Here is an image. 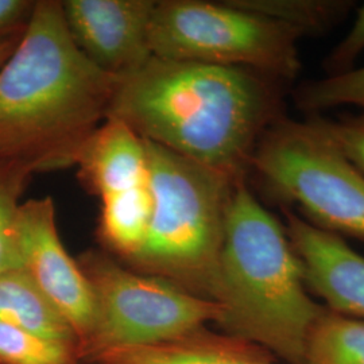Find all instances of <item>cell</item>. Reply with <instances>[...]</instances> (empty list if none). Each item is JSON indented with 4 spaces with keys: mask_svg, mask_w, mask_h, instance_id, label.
I'll return each mask as SVG.
<instances>
[{
    "mask_svg": "<svg viewBox=\"0 0 364 364\" xmlns=\"http://www.w3.org/2000/svg\"><path fill=\"white\" fill-rule=\"evenodd\" d=\"M281 81L246 68L151 57L117 77L108 117L144 141L246 180L263 134L282 117Z\"/></svg>",
    "mask_w": 364,
    "mask_h": 364,
    "instance_id": "1",
    "label": "cell"
},
{
    "mask_svg": "<svg viewBox=\"0 0 364 364\" xmlns=\"http://www.w3.org/2000/svg\"><path fill=\"white\" fill-rule=\"evenodd\" d=\"M117 82L78 50L61 1L38 0L0 66V162L30 174L76 166L108 117Z\"/></svg>",
    "mask_w": 364,
    "mask_h": 364,
    "instance_id": "2",
    "label": "cell"
},
{
    "mask_svg": "<svg viewBox=\"0 0 364 364\" xmlns=\"http://www.w3.org/2000/svg\"><path fill=\"white\" fill-rule=\"evenodd\" d=\"M213 301L224 333L257 344L287 364H304L305 343L326 309L311 296L304 266L279 221L236 182Z\"/></svg>",
    "mask_w": 364,
    "mask_h": 364,
    "instance_id": "3",
    "label": "cell"
},
{
    "mask_svg": "<svg viewBox=\"0 0 364 364\" xmlns=\"http://www.w3.org/2000/svg\"><path fill=\"white\" fill-rule=\"evenodd\" d=\"M144 146L153 216L144 246L123 264L213 301L227 209L239 181L149 141Z\"/></svg>",
    "mask_w": 364,
    "mask_h": 364,
    "instance_id": "4",
    "label": "cell"
},
{
    "mask_svg": "<svg viewBox=\"0 0 364 364\" xmlns=\"http://www.w3.org/2000/svg\"><path fill=\"white\" fill-rule=\"evenodd\" d=\"M78 266L93 296V320L81 362L131 347L154 346L218 323L219 304L165 279L138 273L103 250L80 254Z\"/></svg>",
    "mask_w": 364,
    "mask_h": 364,
    "instance_id": "5",
    "label": "cell"
},
{
    "mask_svg": "<svg viewBox=\"0 0 364 364\" xmlns=\"http://www.w3.org/2000/svg\"><path fill=\"white\" fill-rule=\"evenodd\" d=\"M301 37L296 28L234 1L158 0L150 25L154 57L246 68L281 82L299 75Z\"/></svg>",
    "mask_w": 364,
    "mask_h": 364,
    "instance_id": "6",
    "label": "cell"
},
{
    "mask_svg": "<svg viewBox=\"0 0 364 364\" xmlns=\"http://www.w3.org/2000/svg\"><path fill=\"white\" fill-rule=\"evenodd\" d=\"M250 169L277 197L297 204L314 227L364 240V176L313 119H277Z\"/></svg>",
    "mask_w": 364,
    "mask_h": 364,
    "instance_id": "7",
    "label": "cell"
},
{
    "mask_svg": "<svg viewBox=\"0 0 364 364\" xmlns=\"http://www.w3.org/2000/svg\"><path fill=\"white\" fill-rule=\"evenodd\" d=\"M16 236L22 269L75 328L81 348L91 331L93 296L77 260L61 242L52 197L21 204Z\"/></svg>",
    "mask_w": 364,
    "mask_h": 364,
    "instance_id": "8",
    "label": "cell"
},
{
    "mask_svg": "<svg viewBox=\"0 0 364 364\" xmlns=\"http://www.w3.org/2000/svg\"><path fill=\"white\" fill-rule=\"evenodd\" d=\"M158 0H64L63 15L78 50L105 73L122 77L151 57L150 25Z\"/></svg>",
    "mask_w": 364,
    "mask_h": 364,
    "instance_id": "9",
    "label": "cell"
},
{
    "mask_svg": "<svg viewBox=\"0 0 364 364\" xmlns=\"http://www.w3.org/2000/svg\"><path fill=\"white\" fill-rule=\"evenodd\" d=\"M285 230L304 266L309 291L326 308L364 318V257L338 235L314 227L282 207Z\"/></svg>",
    "mask_w": 364,
    "mask_h": 364,
    "instance_id": "10",
    "label": "cell"
},
{
    "mask_svg": "<svg viewBox=\"0 0 364 364\" xmlns=\"http://www.w3.org/2000/svg\"><path fill=\"white\" fill-rule=\"evenodd\" d=\"M78 177L100 200L149 182L144 141L123 122L107 117L85 142Z\"/></svg>",
    "mask_w": 364,
    "mask_h": 364,
    "instance_id": "11",
    "label": "cell"
},
{
    "mask_svg": "<svg viewBox=\"0 0 364 364\" xmlns=\"http://www.w3.org/2000/svg\"><path fill=\"white\" fill-rule=\"evenodd\" d=\"M88 364H277L257 344L212 332L207 326L154 346L131 347L99 355Z\"/></svg>",
    "mask_w": 364,
    "mask_h": 364,
    "instance_id": "12",
    "label": "cell"
},
{
    "mask_svg": "<svg viewBox=\"0 0 364 364\" xmlns=\"http://www.w3.org/2000/svg\"><path fill=\"white\" fill-rule=\"evenodd\" d=\"M0 321L80 348L75 328L23 269L0 275Z\"/></svg>",
    "mask_w": 364,
    "mask_h": 364,
    "instance_id": "13",
    "label": "cell"
},
{
    "mask_svg": "<svg viewBox=\"0 0 364 364\" xmlns=\"http://www.w3.org/2000/svg\"><path fill=\"white\" fill-rule=\"evenodd\" d=\"M153 216L150 183L102 200L99 237L105 251L122 263L144 246Z\"/></svg>",
    "mask_w": 364,
    "mask_h": 364,
    "instance_id": "14",
    "label": "cell"
},
{
    "mask_svg": "<svg viewBox=\"0 0 364 364\" xmlns=\"http://www.w3.org/2000/svg\"><path fill=\"white\" fill-rule=\"evenodd\" d=\"M304 364H364V318L326 306L308 333Z\"/></svg>",
    "mask_w": 364,
    "mask_h": 364,
    "instance_id": "15",
    "label": "cell"
},
{
    "mask_svg": "<svg viewBox=\"0 0 364 364\" xmlns=\"http://www.w3.org/2000/svg\"><path fill=\"white\" fill-rule=\"evenodd\" d=\"M237 7L279 21L301 36L320 33L333 26L352 3L332 0H232Z\"/></svg>",
    "mask_w": 364,
    "mask_h": 364,
    "instance_id": "16",
    "label": "cell"
},
{
    "mask_svg": "<svg viewBox=\"0 0 364 364\" xmlns=\"http://www.w3.org/2000/svg\"><path fill=\"white\" fill-rule=\"evenodd\" d=\"M80 348L0 321V364H80Z\"/></svg>",
    "mask_w": 364,
    "mask_h": 364,
    "instance_id": "17",
    "label": "cell"
},
{
    "mask_svg": "<svg viewBox=\"0 0 364 364\" xmlns=\"http://www.w3.org/2000/svg\"><path fill=\"white\" fill-rule=\"evenodd\" d=\"M31 174L19 166L0 162V275L22 269L18 251L16 218L21 196Z\"/></svg>",
    "mask_w": 364,
    "mask_h": 364,
    "instance_id": "18",
    "label": "cell"
},
{
    "mask_svg": "<svg viewBox=\"0 0 364 364\" xmlns=\"http://www.w3.org/2000/svg\"><path fill=\"white\" fill-rule=\"evenodd\" d=\"M294 100L299 108L308 112L343 105L359 107L364 111V66L308 81L297 88Z\"/></svg>",
    "mask_w": 364,
    "mask_h": 364,
    "instance_id": "19",
    "label": "cell"
},
{
    "mask_svg": "<svg viewBox=\"0 0 364 364\" xmlns=\"http://www.w3.org/2000/svg\"><path fill=\"white\" fill-rule=\"evenodd\" d=\"M313 120L364 176V115L338 122L318 117Z\"/></svg>",
    "mask_w": 364,
    "mask_h": 364,
    "instance_id": "20",
    "label": "cell"
},
{
    "mask_svg": "<svg viewBox=\"0 0 364 364\" xmlns=\"http://www.w3.org/2000/svg\"><path fill=\"white\" fill-rule=\"evenodd\" d=\"M364 50V6L359 9L351 30L326 58L328 76L340 75L351 69L353 61Z\"/></svg>",
    "mask_w": 364,
    "mask_h": 364,
    "instance_id": "21",
    "label": "cell"
},
{
    "mask_svg": "<svg viewBox=\"0 0 364 364\" xmlns=\"http://www.w3.org/2000/svg\"><path fill=\"white\" fill-rule=\"evenodd\" d=\"M36 3L34 0H0V41L23 36Z\"/></svg>",
    "mask_w": 364,
    "mask_h": 364,
    "instance_id": "22",
    "label": "cell"
},
{
    "mask_svg": "<svg viewBox=\"0 0 364 364\" xmlns=\"http://www.w3.org/2000/svg\"><path fill=\"white\" fill-rule=\"evenodd\" d=\"M23 34H25V33H23ZM21 38H22V36L0 41V66L3 65V64L9 60V57L13 54Z\"/></svg>",
    "mask_w": 364,
    "mask_h": 364,
    "instance_id": "23",
    "label": "cell"
},
{
    "mask_svg": "<svg viewBox=\"0 0 364 364\" xmlns=\"http://www.w3.org/2000/svg\"><path fill=\"white\" fill-rule=\"evenodd\" d=\"M80 364H88V363H84V362H81Z\"/></svg>",
    "mask_w": 364,
    "mask_h": 364,
    "instance_id": "24",
    "label": "cell"
}]
</instances>
